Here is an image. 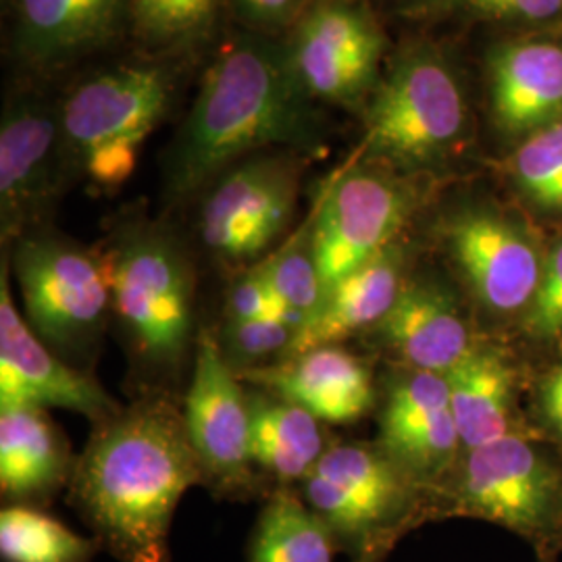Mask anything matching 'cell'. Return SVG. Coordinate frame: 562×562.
Instances as JSON below:
<instances>
[{"instance_id":"cell-18","label":"cell","mask_w":562,"mask_h":562,"mask_svg":"<svg viewBox=\"0 0 562 562\" xmlns=\"http://www.w3.org/2000/svg\"><path fill=\"white\" fill-rule=\"evenodd\" d=\"M241 382L294 402L325 425H352L373 408L371 371L341 344L313 346L271 367L240 375Z\"/></svg>"},{"instance_id":"cell-16","label":"cell","mask_w":562,"mask_h":562,"mask_svg":"<svg viewBox=\"0 0 562 562\" xmlns=\"http://www.w3.org/2000/svg\"><path fill=\"white\" fill-rule=\"evenodd\" d=\"M378 446L422 487H436L462 448L443 375L411 369L394 382Z\"/></svg>"},{"instance_id":"cell-14","label":"cell","mask_w":562,"mask_h":562,"mask_svg":"<svg viewBox=\"0 0 562 562\" xmlns=\"http://www.w3.org/2000/svg\"><path fill=\"white\" fill-rule=\"evenodd\" d=\"M7 55L23 78H48L130 32L127 0H4Z\"/></svg>"},{"instance_id":"cell-24","label":"cell","mask_w":562,"mask_h":562,"mask_svg":"<svg viewBox=\"0 0 562 562\" xmlns=\"http://www.w3.org/2000/svg\"><path fill=\"white\" fill-rule=\"evenodd\" d=\"M443 378L464 450L508 434L513 371L494 348L473 344Z\"/></svg>"},{"instance_id":"cell-30","label":"cell","mask_w":562,"mask_h":562,"mask_svg":"<svg viewBox=\"0 0 562 562\" xmlns=\"http://www.w3.org/2000/svg\"><path fill=\"white\" fill-rule=\"evenodd\" d=\"M522 190L543 206L562 209V123L536 134L517 153Z\"/></svg>"},{"instance_id":"cell-1","label":"cell","mask_w":562,"mask_h":562,"mask_svg":"<svg viewBox=\"0 0 562 562\" xmlns=\"http://www.w3.org/2000/svg\"><path fill=\"white\" fill-rule=\"evenodd\" d=\"M265 150L322 157L327 127L296 78L283 38L257 32L223 42L165 157V194L199 199L232 165Z\"/></svg>"},{"instance_id":"cell-21","label":"cell","mask_w":562,"mask_h":562,"mask_svg":"<svg viewBox=\"0 0 562 562\" xmlns=\"http://www.w3.org/2000/svg\"><path fill=\"white\" fill-rule=\"evenodd\" d=\"M402 250L392 244L378 257L336 281L323 296L315 315L304 323L290 355L313 346L344 344L362 331H373L404 285Z\"/></svg>"},{"instance_id":"cell-6","label":"cell","mask_w":562,"mask_h":562,"mask_svg":"<svg viewBox=\"0 0 562 562\" xmlns=\"http://www.w3.org/2000/svg\"><path fill=\"white\" fill-rule=\"evenodd\" d=\"M296 490L352 562H378L411 522L422 519L425 503V487L378 443H329Z\"/></svg>"},{"instance_id":"cell-15","label":"cell","mask_w":562,"mask_h":562,"mask_svg":"<svg viewBox=\"0 0 562 562\" xmlns=\"http://www.w3.org/2000/svg\"><path fill=\"white\" fill-rule=\"evenodd\" d=\"M18 406L63 408L99 423L121 404L90 371L60 359L23 319L9 288V265L0 273V411Z\"/></svg>"},{"instance_id":"cell-28","label":"cell","mask_w":562,"mask_h":562,"mask_svg":"<svg viewBox=\"0 0 562 562\" xmlns=\"http://www.w3.org/2000/svg\"><path fill=\"white\" fill-rule=\"evenodd\" d=\"M102 546L83 538L36 506L7 504L0 513L4 562H90Z\"/></svg>"},{"instance_id":"cell-33","label":"cell","mask_w":562,"mask_h":562,"mask_svg":"<svg viewBox=\"0 0 562 562\" xmlns=\"http://www.w3.org/2000/svg\"><path fill=\"white\" fill-rule=\"evenodd\" d=\"M241 23L262 36L278 38L299 21L308 0H227Z\"/></svg>"},{"instance_id":"cell-32","label":"cell","mask_w":562,"mask_h":562,"mask_svg":"<svg viewBox=\"0 0 562 562\" xmlns=\"http://www.w3.org/2000/svg\"><path fill=\"white\" fill-rule=\"evenodd\" d=\"M269 313H273V304L262 261L240 273H234L225 292L223 322H246Z\"/></svg>"},{"instance_id":"cell-23","label":"cell","mask_w":562,"mask_h":562,"mask_svg":"<svg viewBox=\"0 0 562 562\" xmlns=\"http://www.w3.org/2000/svg\"><path fill=\"white\" fill-rule=\"evenodd\" d=\"M492 99L506 130H529L561 113V46L525 42L501 50L492 65Z\"/></svg>"},{"instance_id":"cell-7","label":"cell","mask_w":562,"mask_h":562,"mask_svg":"<svg viewBox=\"0 0 562 562\" xmlns=\"http://www.w3.org/2000/svg\"><path fill=\"white\" fill-rule=\"evenodd\" d=\"M308 161L294 150H265L211 181L196 215L204 255L232 273L265 261L292 227Z\"/></svg>"},{"instance_id":"cell-20","label":"cell","mask_w":562,"mask_h":562,"mask_svg":"<svg viewBox=\"0 0 562 562\" xmlns=\"http://www.w3.org/2000/svg\"><path fill=\"white\" fill-rule=\"evenodd\" d=\"M76 459L46 408L0 411V492L4 503L50 501L67 487Z\"/></svg>"},{"instance_id":"cell-19","label":"cell","mask_w":562,"mask_h":562,"mask_svg":"<svg viewBox=\"0 0 562 562\" xmlns=\"http://www.w3.org/2000/svg\"><path fill=\"white\" fill-rule=\"evenodd\" d=\"M373 331L408 369L438 375L473 348L457 302L436 281H404L392 311Z\"/></svg>"},{"instance_id":"cell-25","label":"cell","mask_w":562,"mask_h":562,"mask_svg":"<svg viewBox=\"0 0 562 562\" xmlns=\"http://www.w3.org/2000/svg\"><path fill=\"white\" fill-rule=\"evenodd\" d=\"M336 540L292 487H276L250 536L248 562H334Z\"/></svg>"},{"instance_id":"cell-11","label":"cell","mask_w":562,"mask_h":562,"mask_svg":"<svg viewBox=\"0 0 562 562\" xmlns=\"http://www.w3.org/2000/svg\"><path fill=\"white\" fill-rule=\"evenodd\" d=\"M183 423L206 487L225 498L257 492L250 454V398L240 375L223 359L217 334L202 327L183 398Z\"/></svg>"},{"instance_id":"cell-13","label":"cell","mask_w":562,"mask_h":562,"mask_svg":"<svg viewBox=\"0 0 562 562\" xmlns=\"http://www.w3.org/2000/svg\"><path fill=\"white\" fill-rule=\"evenodd\" d=\"M411 213V194L392 176L355 165L323 188L311 213L325 292L396 244Z\"/></svg>"},{"instance_id":"cell-31","label":"cell","mask_w":562,"mask_h":562,"mask_svg":"<svg viewBox=\"0 0 562 562\" xmlns=\"http://www.w3.org/2000/svg\"><path fill=\"white\" fill-rule=\"evenodd\" d=\"M527 329L542 340L562 338V244L554 248L543 269L527 315Z\"/></svg>"},{"instance_id":"cell-3","label":"cell","mask_w":562,"mask_h":562,"mask_svg":"<svg viewBox=\"0 0 562 562\" xmlns=\"http://www.w3.org/2000/svg\"><path fill=\"white\" fill-rule=\"evenodd\" d=\"M120 327L134 371L142 380H178L194 359L196 269L180 236L144 215L121 222L102 250Z\"/></svg>"},{"instance_id":"cell-12","label":"cell","mask_w":562,"mask_h":562,"mask_svg":"<svg viewBox=\"0 0 562 562\" xmlns=\"http://www.w3.org/2000/svg\"><path fill=\"white\" fill-rule=\"evenodd\" d=\"M292 69L317 104L357 106L373 90L383 38L352 0H308L283 36Z\"/></svg>"},{"instance_id":"cell-2","label":"cell","mask_w":562,"mask_h":562,"mask_svg":"<svg viewBox=\"0 0 562 562\" xmlns=\"http://www.w3.org/2000/svg\"><path fill=\"white\" fill-rule=\"evenodd\" d=\"M201 483L183 408L167 392H146L94 423L67 496L117 561L169 562L176 510L183 494Z\"/></svg>"},{"instance_id":"cell-27","label":"cell","mask_w":562,"mask_h":562,"mask_svg":"<svg viewBox=\"0 0 562 562\" xmlns=\"http://www.w3.org/2000/svg\"><path fill=\"white\" fill-rule=\"evenodd\" d=\"M262 265L273 313L301 331L325 296L311 217L281 241Z\"/></svg>"},{"instance_id":"cell-26","label":"cell","mask_w":562,"mask_h":562,"mask_svg":"<svg viewBox=\"0 0 562 562\" xmlns=\"http://www.w3.org/2000/svg\"><path fill=\"white\" fill-rule=\"evenodd\" d=\"M227 0H127L130 34L153 57L194 50L215 34Z\"/></svg>"},{"instance_id":"cell-35","label":"cell","mask_w":562,"mask_h":562,"mask_svg":"<svg viewBox=\"0 0 562 562\" xmlns=\"http://www.w3.org/2000/svg\"><path fill=\"white\" fill-rule=\"evenodd\" d=\"M543 411L562 436V364L543 385Z\"/></svg>"},{"instance_id":"cell-8","label":"cell","mask_w":562,"mask_h":562,"mask_svg":"<svg viewBox=\"0 0 562 562\" xmlns=\"http://www.w3.org/2000/svg\"><path fill=\"white\" fill-rule=\"evenodd\" d=\"M467 109L459 81L434 53L404 55L367 106L364 150L402 167L442 161L461 140Z\"/></svg>"},{"instance_id":"cell-4","label":"cell","mask_w":562,"mask_h":562,"mask_svg":"<svg viewBox=\"0 0 562 562\" xmlns=\"http://www.w3.org/2000/svg\"><path fill=\"white\" fill-rule=\"evenodd\" d=\"M176 90L178 71L161 57L120 63L76 83L59 99L63 153L76 181L101 192L120 190Z\"/></svg>"},{"instance_id":"cell-29","label":"cell","mask_w":562,"mask_h":562,"mask_svg":"<svg viewBox=\"0 0 562 562\" xmlns=\"http://www.w3.org/2000/svg\"><path fill=\"white\" fill-rule=\"evenodd\" d=\"M215 334L223 359L238 375L288 359L299 336L276 313L246 322H223L222 329Z\"/></svg>"},{"instance_id":"cell-10","label":"cell","mask_w":562,"mask_h":562,"mask_svg":"<svg viewBox=\"0 0 562 562\" xmlns=\"http://www.w3.org/2000/svg\"><path fill=\"white\" fill-rule=\"evenodd\" d=\"M71 183L76 178L63 153L59 101L36 83L13 86L0 117L2 246L46 227Z\"/></svg>"},{"instance_id":"cell-22","label":"cell","mask_w":562,"mask_h":562,"mask_svg":"<svg viewBox=\"0 0 562 562\" xmlns=\"http://www.w3.org/2000/svg\"><path fill=\"white\" fill-rule=\"evenodd\" d=\"M250 454L280 487H299L322 461L331 440L327 425L294 402L250 392Z\"/></svg>"},{"instance_id":"cell-5","label":"cell","mask_w":562,"mask_h":562,"mask_svg":"<svg viewBox=\"0 0 562 562\" xmlns=\"http://www.w3.org/2000/svg\"><path fill=\"white\" fill-rule=\"evenodd\" d=\"M23 319L60 359L90 371L113 322V290L102 252L48 225L9 246Z\"/></svg>"},{"instance_id":"cell-17","label":"cell","mask_w":562,"mask_h":562,"mask_svg":"<svg viewBox=\"0 0 562 562\" xmlns=\"http://www.w3.org/2000/svg\"><path fill=\"white\" fill-rule=\"evenodd\" d=\"M452 259L473 294L496 313L531 304L542 280L533 246L501 217L462 211L446 225Z\"/></svg>"},{"instance_id":"cell-34","label":"cell","mask_w":562,"mask_h":562,"mask_svg":"<svg viewBox=\"0 0 562 562\" xmlns=\"http://www.w3.org/2000/svg\"><path fill=\"white\" fill-rule=\"evenodd\" d=\"M477 9L494 15L525 20H548L562 7V0H471Z\"/></svg>"},{"instance_id":"cell-9","label":"cell","mask_w":562,"mask_h":562,"mask_svg":"<svg viewBox=\"0 0 562 562\" xmlns=\"http://www.w3.org/2000/svg\"><path fill=\"white\" fill-rule=\"evenodd\" d=\"M442 515L503 525L531 542L562 536V477L517 434L467 450L462 471L450 483Z\"/></svg>"}]
</instances>
